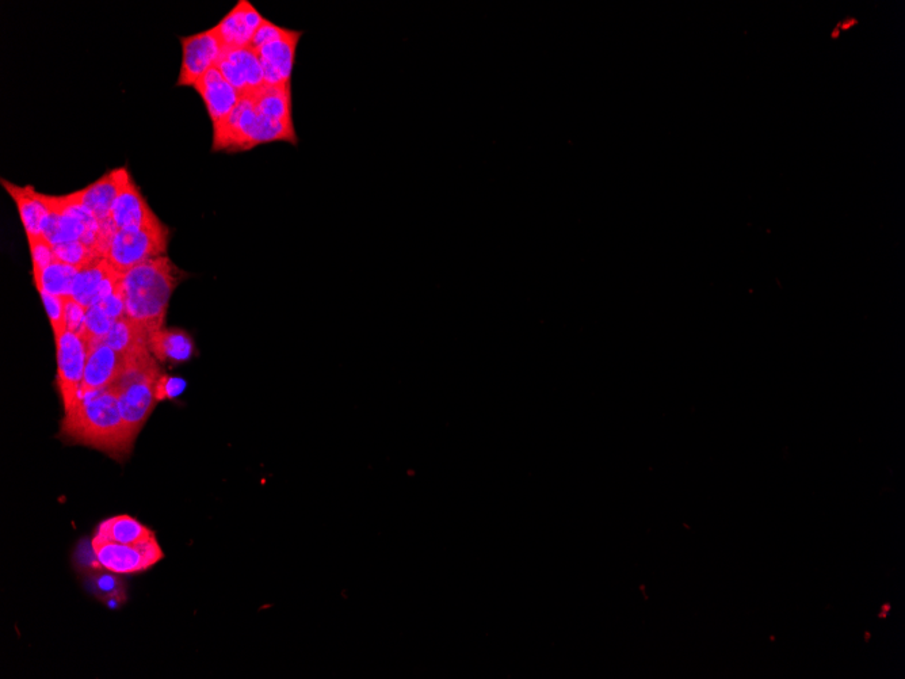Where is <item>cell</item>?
Instances as JSON below:
<instances>
[{
    "instance_id": "1",
    "label": "cell",
    "mask_w": 905,
    "mask_h": 679,
    "mask_svg": "<svg viewBox=\"0 0 905 679\" xmlns=\"http://www.w3.org/2000/svg\"><path fill=\"white\" fill-rule=\"evenodd\" d=\"M61 437L102 450L114 459H124L133 446L118 400L110 388L82 396L66 411L61 422Z\"/></svg>"
},
{
    "instance_id": "2",
    "label": "cell",
    "mask_w": 905,
    "mask_h": 679,
    "mask_svg": "<svg viewBox=\"0 0 905 679\" xmlns=\"http://www.w3.org/2000/svg\"><path fill=\"white\" fill-rule=\"evenodd\" d=\"M181 280V270L166 255L133 267L122 280L125 315L150 334L160 330L166 322L171 296Z\"/></svg>"
},
{
    "instance_id": "3",
    "label": "cell",
    "mask_w": 905,
    "mask_h": 679,
    "mask_svg": "<svg viewBox=\"0 0 905 679\" xmlns=\"http://www.w3.org/2000/svg\"><path fill=\"white\" fill-rule=\"evenodd\" d=\"M163 373L148 349L125 356L120 376L110 385L116 395L126 431L135 442L159 402L158 381Z\"/></svg>"
},
{
    "instance_id": "4",
    "label": "cell",
    "mask_w": 905,
    "mask_h": 679,
    "mask_svg": "<svg viewBox=\"0 0 905 679\" xmlns=\"http://www.w3.org/2000/svg\"><path fill=\"white\" fill-rule=\"evenodd\" d=\"M170 230L162 221L143 228L117 230L106 259L116 272L125 274L133 267L167 253Z\"/></svg>"
},
{
    "instance_id": "5",
    "label": "cell",
    "mask_w": 905,
    "mask_h": 679,
    "mask_svg": "<svg viewBox=\"0 0 905 679\" xmlns=\"http://www.w3.org/2000/svg\"><path fill=\"white\" fill-rule=\"evenodd\" d=\"M55 339L57 388H59L64 413H66L79 402L89 350L82 338L68 330L63 331Z\"/></svg>"
},
{
    "instance_id": "6",
    "label": "cell",
    "mask_w": 905,
    "mask_h": 679,
    "mask_svg": "<svg viewBox=\"0 0 905 679\" xmlns=\"http://www.w3.org/2000/svg\"><path fill=\"white\" fill-rule=\"evenodd\" d=\"M91 545L101 566L113 574H136L148 570L164 556L156 537L144 544L128 545L112 543L95 534Z\"/></svg>"
},
{
    "instance_id": "7",
    "label": "cell",
    "mask_w": 905,
    "mask_h": 679,
    "mask_svg": "<svg viewBox=\"0 0 905 679\" xmlns=\"http://www.w3.org/2000/svg\"><path fill=\"white\" fill-rule=\"evenodd\" d=\"M179 41L183 55L177 87H194L210 68L217 66L223 55V44L215 28L181 37Z\"/></svg>"
},
{
    "instance_id": "8",
    "label": "cell",
    "mask_w": 905,
    "mask_h": 679,
    "mask_svg": "<svg viewBox=\"0 0 905 679\" xmlns=\"http://www.w3.org/2000/svg\"><path fill=\"white\" fill-rule=\"evenodd\" d=\"M87 350H89V354H87L80 398L109 388L120 376L125 364V356L114 352L112 347L103 341L89 343Z\"/></svg>"
},
{
    "instance_id": "9",
    "label": "cell",
    "mask_w": 905,
    "mask_h": 679,
    "mask_svg": "<svg viewBox=\"0 0 905 679\" xmlns=\"http://www.w3.org/2000/svg\"><path fill=\"white\" fill-rule=\"evenodd\" d=\"M303 34L301 30H294L284 40L266 45L255 52L261 60L266 86H292L294 61Z\"/></svg>"
},
{
    "instance_id": "10",
    "label": "cell",
    "mask_w": 905,
    "mask_h": 679,
    "mask_svg": "<svg viewBox=\"0 0 905 679\" xmlns=\"http://www.w3.org/2000/svg\"><path fill=\"white\" fill-rule=\"evenodd\" d=\"M265 19L248 0H239L238 5L215 26L223 48H248Z\"/></svg>"
},
{
    "instance_id": "11",
    "label": "cell",
    "mask_w": 905,
    "mask_h": 679,
    "mask_svg": "<svg viewBox=\"0 0 905 679\" xmlns=\"http://www.w3.org/2000/svg\"><path fill=\"white\" fill-rule=\"evenodd\" d=\"M194 89L204 101L213 128L220 125L243 98L238 90L229 85L217 67L210 68L194 85Z\"/></svg>"
},
{
    "instance_id": "12",
    "label": "cell",
    "mask_w": 905,
    "mask_h": 679,
    "mask_svg": "<svg viewBox=\"0 0 905 679\" xmlns=\"http://www.w3.org/2000/svg\"><path fill=\"white\" fill-rule=\"evenodd\" d=\"M110 219L117 230L150 227L160 221L145 200L139 186L133 181L132 175L126 179L124 188L114 201Z\"/></svg>"
},
{
    "instance_id": "13",
    "label": "cell",
    "mask_w": 905,
    "mask_h": 679,
    "mask_svg": "<svg viewBox=\"0 0 905 679\" xmlns=\"http://www.w3.org/2000/svg\"><path fill=\"white\" fill-rule=\"evenodd\" d=\"M129 175L131 173L125 167L110 170L109 173L103 174L98 181L75 192L74 196L99 221L108 220L110 219L114 201L117 200L118 194L124 188Z\"/></svg>"
},
{
    "instance_id": "14",
    "label": "cell",
    "mask_w": 905,
    "mask_h": 679,
    "mask_svg": "<svg viewBox=\"0 0 905 679\" xmlns=\"http://www.w3.org/2000/svg\"><path fill=\"white\" fill-rule=\"evenodd\" d=\"M2 185L7 194L17 205L19 217L24 224L26 238L30 236H42L44 231L45 220L48 216V208L45 207L41 200V193H38L33 186H19L15 183L2 178Z\"/></svg>"
},
{
    "instance_id": "15",
    "label": "cell",
    "mask_w": 905,
    "mask_h": 679,
    "mask_svg": "<svg viewBox=\"0 0 905 679\" xmlns=\"http://www.w3.org/2000/svg\"><path fill=\"white\" fill-rule=\"evenodd\" d=\"M148 350L162 362H186L194 356L196 345L192 335L185 330L160 328L148 337Z\"/></svg>"
},
{
    "instance_id": "16",
    "label": "cell",
    "mask_w": 905,
    "mask_h": 679,
    "mask_svg": "<svg viewBox=\"0 0 905 679\" xmlns=\"http://www.w3.org/2000/svg\"><path fill=\"white\" fill-rule=\"evenodd\" d=\"M252 99L255 109L262 116L293 124L292 86H263L262 89L248 95Z\"/></svg>"
},
{
    "instance_id": "17",
    "label": "cell",
    "mask_w": 905,
    "mask_h": 679,
    "mask_svg": "<svg viewBox=\"0 0 905 679\" xmlns=\"http://www.w3.org/2000/svg\"><path fill=\"white\" fill-rule=\"evenodd\" d=\"M97 536L112 543L137 545L155 539V534L147 526L131 516H116L103 521L98 526Z\"/></svg>"
},
{
    "instance_id": "18",
    "label": "cell",
    "mask_w": 905,
    "mask_h": 679,
    "mask_svg": "<svg viewBox=\"0 0 905 679\" xmlns=\"http://www.w3.org/2000/svg\"><path fill=\"white\" fill-rule=\"evenodd\" d=\"M148 337L150 333L141 324L124 315L114 320L112 330L103 342L112 347L114 352L128 356L148 349Z\"/></svg>"
},
{
    "instance_id": "19",
    "label": "cell",
    "mask_w": 905,
    "mask_h": 679,
    "mask_svg": "<svg viewBox=\"0 0 905 679\" xmlns=\"http://www.w3.org/2000/svg\"><path fill=\"white\" fill-rule=\"evenodd\" d=\"M113 272L114 269L106 258L98 259L97 262L82 267L72 285V299L78 301L83 307H93L99 288Z\"/></svg>"
},
{
    "instance_id": "20",
    "label": "cell",
    "mask_w": 905,
    "mask_h": 679,
    "mask_svg": "<svg viewBox=\"0 0 905 679\" xmlns=\"http://www.w3.org/2000/svg\"><path fill=\"white\" fill-rule=\"evenodd\" d=\"M45 207L48 208V216L47 220H45L42 236L49 243H52L53 246L60 243L74 242V240H82L87 232L99 230V225L97 228H90L82 220L76 219V217L68 215L66 212L57 211V209L48 207V205H45Z\"/></svg>"
},
{
    "instance_id": "21",
    "label": "cell",
    "mask_w": 905,
    "mask_h": 679,
    "mask_svg": "<svg viewBox=\"0 0 905 679\" xmlns=\"http://www.w3.org/2000/svg\"><path fill=\"white\" fill-rule=\"evenodd\" d=\"M79 267L56 261L41 272L33 270L34 285L38 292H47L57 297H70L72 285L79 273Z\"/></svg>"
},
{
    "instance_id": "22",
    "label": "cell",
    "mask_w": 905,
    "mask_h": 679,
    "mask_svg": "<svg viewBox=\"0 0 905 679\" xmlns=\"http://www.w3.org/2000/svg\"><path fill=\"white\" fill-rule=\"evenodd\" d=\"M223 55L238 64L242 70L244 78L247 80L248 95L254 94L255 91L265 86V76H263L261 60L257 53L251 51L250 48L224 49Z\"/></svg>"
},
{
    "instance_id": "23",
    "label": "cell",
    "mask_w": 905,
    "mask_h": 679,
    "mask_svg": "<svg viewBox=\"0 0 905 679\" xmlns=\"http://www.w3.org/2000/svg\"><path fill=\"white\" fill-rule=\"evenodd\" d=\"M53 249H55L57 261L66 263V265L79 267V269H82L84 266H89L91 263L97 262L98 259L102 258L97 251L86 246V244L80 242V240L55 244Z\"/></svg>"
},
{
    "instance_id": "24",
    "label": "cell",
    "mask_w": 905,
    "mask_h": 679,
    "mask_svg": "<svg viewBox=\"0 0 905 679\" xmlns=\"http://www.w3.org/2000/svg\"><path fill=\"white\" fill-rule=\"evenodd\" d=\"M113 323L114 320L99 305L87 308L86 337H84L86 345L105 341L112 330Z\"/></svg>"
},
{
    "instance_id": "25",
    "label": "cell",
    "mask_w": 905,
    "mask_h": 679,
    "mask_svg": "<svg viewBox=\"0 0 905 679\" xmlns=\"http://www.w3.org/2000/svg\"><path fill=\"white\" fill-rule=\"evenodd\" d=\"M30 255H32L33 270L41 272L45 267L51 266L57 261L53 244L44 236H30L28 238Z\"/></svg>"
},
{
    "instance_id": "26",
    "label": "cell",
    "mask_w": 905,
    "mask_h": 679,
    "mask_svg": "<svg viewBox=\"0 0 905 679\" xmlns=\"http://www.w3.org/2000/svg\"><path fill=\"white\" fill-rule=\"evenodd\" d=\"M293 32L294 30L292 29L282 28V26L273 24L269 19H265L261 28H259L258 32L255 33V36L252 37L248 48H250L251 51L257 52L259 49L266 47V45L284 40V38L289 37Z\"/></svg>"
},
{
    "instance_id": "27",
    "label": "cell",
    "mask_w": 905,
    "mask_h": 679,
    "mask_svg": "<svg viewBox=\"0 0 905 679\" xmlns=\"http://www.w3.org/2000/svg\"><path fill=\"white\" fill-rule=\"evenodd\" d=\"M64 316H66L67 330L78 335L84 341V337H86L87 308L72 299L71 296L64 297Z\"/></svg>"
},
{
    "instance_id": "28",
    "label": "cell",
    "mask_w": 905,
    "mask_h": 679,
    "mask_svg": "<svg viewBox=\"0 0 905 679\" xmlns=\"http://www.w3.org/2000/svg\"><path fill=\"white\" fill-rule=\"evenodd\" d=\"M40 293L42 303H44L45 311H47L49 323L55 334V338L59 337L63 331H66V316H64V299L49 295L47 292Z\"/></svg>"
},
{
    "instance_id": "29",
    "label": "cell",
    "mask_w": 905,
    "mask_h": 679,
    "mask_svg": "<svg viewBox=\"0 0 905 679\" xmlns=\"http://www.w3.org/2000/svg\"><path fill=\"white\" fill-rule=\"evenodd\" d=\"M112 574L94 576V589H97V593L101 594L102 597H105L106 600L118 598V594L122 591L120 581Z\"/></svg>"
},
{
    "instance_id": "30",
    "label": "cell",
    "mask_w": 905,
    "mask_h": 679,
    "mask_svg": "<svg viewBox=\"0 0 905 679\" xmlns=\"http://www.w3.org/2000/svg\"><path fill=\"white\" fill-rule=\"evenodd\" d=\"M186 383L181 379H175V377H168L162 375L158 381V399H173L177 398L178 395H181L183 391H185Z\"/></svg>"
},
{
    "instance_id": "31",
    "label": "cell",
    "mask_w": 905,
    "mask_h": 679,
    "mask_svg": "<svg viewBox=\"0 0 905 679\" xmlns=\"http://www.w3.org/2000/svg\"><path fill=\"white\" fill-rule=\"evenodd\" d=\"M98 305L113 320L121 318V316L125 315L124 291H122V288L118 289L117 292H114L112 296Z\"/></svg>"
}]
</instances>
